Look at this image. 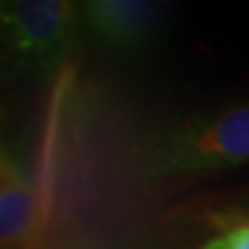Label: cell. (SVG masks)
I'll return each instance as SVG.
<instances>
[{
	"label": "cell",
	"instance_id": "6da1fadb",
	"mask_svg": "<svg viewBox=\"0 0 249 249\" xmlns=\"http://www.w3.org/2000/svg\"><path fill=\"white\" fill-rule=\"evenodd\" d=\"M249 162V104L178 123L152 142L147 164L166 178L212 175Z\"/></svg>",
	"mask_w": 249,
	"mask_h": 249
},
{
	"label": "cell",
	"instance_id": "7a4b0ae2",
	"mask_svg": "<svg viewBox=\"0 0 249 249\" xmlns=\"http://www.w3.org/2000/svg\"><path fill=\"white\" fill-rule=\"evenodd\" d=\"M79 25V4L69 0L0 2V81L54 71L71 52Z\"/></svg>",
	"mask_w": 249,
	"mask_h": 249
},
{
	"label": "cell",
	"instance_id": "5b68a950",
	"mask_svg": "<svg viewBox=\"0 0 249 249\" xmlns=\"http://www.w3.org/2000/svg\"><path fill=\"white\" fill-rule=\"evenodd\" d=\"M201 249H249V224H241V227L208 241Z\"/></svg>",
	"mask_w": 249,
	"mask_h": 249
},
{
	"label": "cell",
	"instance_id": "277c9868",
	"mask_svg": "<svg viewBox=\"0 0 249 249\" xmlns=\"http://www.w3.org/2000/svg\"><path fill=\"white\" fill-rule=\"evenodd\" d=\"M34 189L11 156L0 150V249L19 247L34 229Z\"/></svg>",
	"mask_w": 249,
	"mask_h": 249
},
{
	"label": "cell",
	"instance_id": "3957f363",
	"mask_svg": "<svg viewBox=\"0 0 249 249\" xmlns=\"http://www.w3.org/2000/svg\"><path fill=\"white\" fill-rule=\"evenodd\" d=\"M162 4L142 0H91L79 9L81 25L106 48L119 52L142 50L158 34Z\"/></svg>",
	"mask_w": 249,
	"mask_h": 249
}]
</instances>
